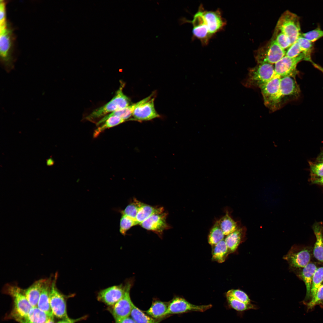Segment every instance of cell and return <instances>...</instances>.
Returning <instances> with one entry per match:
<instances>
[{
	"label": "cell",
	"mask_w": 323,
	"mask_h": 323,
	"mask_svg": "<svg viewBox=\"0 0 323 323\" xmlns=\"http://www.w3.org/2000/svg\"><path fill=\"white\" fill-rule=\"evenodd\" d=\"M3 291L13 299L14 308L11 314L13 318L18 322L26 320L28 313L33 307L28 301L24 290L17 285L7 283L4 287Z\"/></svg>",
	"instance_id": "6da1fadb"
},
{
	"label": "cell",
	"mask_w": 323,
	"mask_h": 323,
	"mask_svg": "<svg viewBox=\"0 0 323 323\" xmlns=\"http://www.w3.org/2000/svg\"><path fill=\"white\" fill-rule=\"evenodd\" d=\"M124 86V83H121L112 99L104 105L93 111L86 117V119L90 121H93L95 119L103 117L109 113L124 108L132 104L129 98L123 92Z\"/></svg>",
	"instance_id": "7a4b0ae2"
},
{
	"label": "cell",
	"mask_w": 323,
	"mask_h": 323,
	"mask_svg": "<svg viewBox=\"0 0 323 323\" xmlns=\"http://www.w3.org/2000/svg\"><path fill=\"white\" fill-rule=\"evenodd\" d=\"M274 67L266 63H258L249 71L244 85L249 88H259L267 83L275 75Z\"/></svg>",
	"instance_id": "3957f363"
},
{
	"label": "cell",
	"mask_w": 323,
	"mask_h": 323,
	"mask_svg": "<svg viewBox=\"0 0 323 323\" xmlns=\"http://www.w3.org/2000/svg\"><path fill=\"white\" fill-rule=\"evenodd\" d=\"M276 26L275 31L281 32L288 36L292 44L296 41L301 34L299 17L288 10L280 16Z\"/></svg>",
	"instance_id": "277c9868"
},
{
	"label": "cell",
	"mask_w": 323,
	"mask_h": 323,
	"mask_svg": "<svg viewBox=\"0 0 323 323\" xmlns=\"http://www.w3.org/2000/svg\"><path fill=\"white\" fill-rule=\"evenodd\" d=\"M280 78L281 77L275 75L260 88L265 105L272 112L278 110L283 104L280 90Z\"/></svg>",
	"instance_id": "5b68a950"
},
{
	"label": "cell",
	"mask_w": 323,
	"mask_h": 323,
	"mask_svg": "<svg viewBox=\"0 0 323 323\" xmlns=\"http://www.w3.org/2000/svg\"><path fill=\"white\" fill-rule=\"evenodd\" d=\"M58 273L53 277L49 294V303L54 315L63 319L68 318L67 313L65 298L56 286Z\"/></svg>",
	"instance_id": "8992f818"
},
{
	"label": "cell",
	"mask_w": 323,
	"mask_h": 323,
	"mask_svg": "<svg viewBox=\"0 0 323 323\" xmlns=\"http://www.w3.org/2000/svg\"><path fill=\"white\" fill-rule=\"evenodd\" d=\"M286 51L273 38L266 45L258 50L256 56L258 63L275 64L285 55Z\"/></svg>",
	"instance_id": "52a82bcc"
},
{
	"label": "cell",
	"mask_w": 323,
	"mask_h": 323,
	"mask_svg": "<svg viewBox=\"0 0 323 323\" xmlns=\"http://www.w3.org/2000/svg\"><path fill=\"white\" fill-rule=\"evenodd\" d=\"M312 256L311 249L308 247L293 246L284 257L292 268H303L310 262Z\"/></svg>",
	"instance_id": "ba28073f"
},
{
	"label": "cell",
	"mask_w": 323,
	"mask_h": 323,
	"mask_svg": "<svg viewBox=\"0 0 323 323\" xmlns=\"http://www.w3.org/2000/svg\"><path fill=\"white\" fill-rule=\"evenodd\" d=\"M126 288L122 297L114 305L112 306V313L115 319V322L129 317L132 309L133 303L131 300L130 291L132 287V282L129 281L125 283Z\"/></svg>",
	"instance_id": "9c48e42d"
},
{
	"label": "cell",
	"mask_w": 323,
	"mask_h": 323,
	"mask_svg": "<svg viewBox=\"0 0 323 323\" xmlns=\"http://www.w3.org/2000/svg\"><path fill=\"white\" fill-rule=\"evenodd\" d=\"M211 304L196 305L180 297L174 298L168 304L166 315L192 312H204L211 308Z\"/></svg>",
	"instance_id": "30bf717a"
},
{
	"label": "cell",
	"mask_w": 323,
	"mask_h": 323,
	"mask_svg": "<svg viewBox=\"0 0 323 323\" xmlns=\"http://www.w3.org/2000/svg\"><path fill=\"white\" fill-rule=\"evenodd\" d=\"M152 95L140 101L139 104L135 109L131 119L138 121H149L158 118L160 115L154 107L155 98Z\"/></svg>",
	"instance_id": "8fae6325"
},
{
	"label": "cell",
	"mask_w": 323,
	"mask_h": 323,
	"mask_svg": "<svg viewBox=\"0 0 323 323\" xmlns=\"http://www.w3.org/2000/svg\"><path fill=\"white\" fill-rule=\"evenodd\" d=\"M295 77L292 76L281 77L280 90L283 104L297 100L300 96V89Z\"/></svg>",
	"instance_id": "7c38bea8"
},
{
	"label": "cell",
	"mask_w": 323,
	"mask_h": 323,
	"mask_svg": "<svg viewBox=\"0 0 323 323\" xmlns=\"http://www.w3.org/2000/svg\"><path fill=\"white\" fill-rule=\"evenodd\" d=\"M7 26L0 29V53L4 68L9 72L13 68L14 65L9 55L12 42L11 32Z\"/></svg>",
	"instance_id": "4fadbf2b"
},
{
	"label": "cell",
	"mask_w": 323,
	"mask_h": 323,
	"mask_svg": "<svg viewBox=\"0 0 323 323\" xmlns=\"http://www.w3.org/2000/svg\"><path fill=\"white\" fill-rule=\"evenodd\" d=\"M304 60V56L302 53L298 56L291 58L285 56L277 62L274 66L275 74L281 77L287 76L295 77L298 71L297 69L298 63Z\"/></svg>",
	"instance_id": "5bb4252c"
},
{
	"label": "cell",
	"mask_w": 323,
	"mask_h": 323,
	"mask_svg": "<svg viewBox=\"0 0 323 323\" xmlns=\"http://www.w3.org/2000/svg\"><path fill=\"white\" fill-rule=\"evenodd\" d=\"M203 24L207 28L212 36L220 31L225 26L226 23L222 16L219 10L215 11L203 10Z\"/></svg>",
	"instance_id": "9a60e30c"
},
{
	"label": "cell",
	"mask_w": 323,
	"mask_h": 323,
	"mask_svg": "<svg viewBox=\"0 0 323 323\" xmlns=\"http://www.w3.org/2000/svg\"><path fill=\"white\" fill-rule=\"evenodd\" d=\"M167 213L163 212L153 214L141 223L139 225L144 228L161 235L165 230L170 226L166 221Z\"/></svg>",
	"instance_id": "2e32d148"
},
{
	"label": "cell",
	"mask_w": 323,
	"mask_h": 323,
	"mask_svg": "<svg viewBox=\"0 0 323 323\" xmlns=\"http://www.w3.org/2000/svg\"><path fill=\"white\" fill-rule=\"evenodd\" d=\"M126 288L125 284L112 286L101 290L98 293L97 299L108 305L112 306L122 297Z\"/></svg>",
	"instance_id": "e0dca14e"
},
{
	"label": "cell",
	"mask_w": 323,
	"mask_h": 323,
	"mask_svg": "<svg viewBox=\"0 0 323 323\" xmlns=\"http://www.w3.org/2000/svg\"><path fill=\"white\" fill-rule=\"evenodd\" d=\"M53 279L52 277L46 278L37 304V307L45 312L48 316L54 315L49 303V294Z\"/></svg>",
	"instance_id": "ac0fdd59"
},
{
	"label": "cell",
	"mask_w": 323,
	"mask_h": 323,
	"mask_svg": "<svg viewBox=\"0 0 323 323\" xmlns=\"http://www.w3.org/2000/svg\"><path fill=\"white\" fill-rule=\"evenodd\" d=\"M246 228L240 226L234 231L226 236L225 240L229 252L235 251L246 237Z\"/></svg>",
	"instance_id": "d6986e66"
},
{
	"label": "cell",
	"mask_w": 323,
	"mask_h": 323,
	"mask_svg": "<svg viewBox=\"0 0 323 323\" xmlns=\"http://www.w3.org/2000/svg\"><path fill=\"white\" fill-rule=\"evenodd\" d=\"M46 279L42 278L37 280L28 288L24 290L25 294L33 307H37L43 286Z\"/></svg>",
	"instance_id": "ffe728a7"
},
{
	"label": "cell",
	"mask_w": 323,
	"mask_h": 323,
	"mask_svg": "<svg viewBox=\"0 0 323 323\" xmlns=\"http://www.w3.org/2000/svg\"><path fill=\"white\" fill-rule=\"evenodd\" d=\"M301 269L297 274V275L304 282L306 288L305 300L311 298V284L314 275L317 269L316 265L314 263L310 262Z\"/></svg>",
	"instance_id": "44dd1931"
},
{
	"label": "cell",
	"mask_w": 323,
	"mask_h": 323,
	"mask_svg": "<svg viewBox=\"0 0 323 323\" xmlns=\"http://www.w3.org/2000/svg\"><path fill=\"white\" fill-rule=\"evenodd\" d=\"M164 211L162 207L153 206L143 203L137 214L135 220L137 224L139 225L151 215Z\"/></svg>",
	"instance_id": "7402d4cb"
},
{
	"label": "cell",
	"mask_w": 323,
	"mask_h": 323,
	"mask_svg": "<svg viewBox=\"0 0 323 323\" xmlns=\"http://www.w3.org/2000/svg\"><path fill=\"white\" fill-rule=\"evenodd\" d=\"M313 228L316 239L313 254L318 261L323 262V232L320 226L318 224L314 225Z\"/></svg>",
	"instance_id": "603a6c76"
},
{
	"label": "cell",
	"mask_w": 323,
	"mask_h": 323,
	"mask_svg": "<svg viewBox=\"0 0 323 323\" xmlns=\"http://www.w3.org/2000/svg\"><path fill=\"white\" fill-rule=\"evenodd\" d=\"M217 221L225 236L231 233L240 226V223L235 221L228 211Z\"/></svg>",
	"instance_id": "cb8c5ba5"
},
{
	"label": "cell",
	"mask_w": 323,
	"mask_h": 323,
	"mask_svg": "<svg viewBox=\"0 0 323 323\" xmlns=\"http://www.w3.org/2000/svg\"><path fill=\"white\" fill-rule=\"evenodd\" d=\"M168 304L159 301L153 302L150 307L146 312L154 319L161 318L166 315Z\"/></svg>",
	"instance_id": "d4e9b609"
},
{
	"label": "cell",
	"mask_w": 323,
	"mask_h": 323,
	"mask_svg": "<svg viewBox=\"0 0 323 323\" xmlns=\"http://www.w3.org/2000/svg\"><path fill=\"white\" fill-rule=\"evenodd\" d=\"M213 246V260L219 263L224 262L229 253L225 239Z\"/></svg>",
	"instance_id": "484cf974"
},
{
	"label": "cell",
	"mask_w": 323,
	"mask_h": 323,
	"mask_svg": "<svg viewBox=\"0 0 323 323\" xmlns=\"http://www.w3.org/2000/svg\"><path fill=\"white\" fill-rule=\"evenodd\" d=\"M130 316L136 323H158V321L148 316L137 307L133 304Z\"/></svg>",
	"instance_id": "4316f807"
},
{
	"label": "cell",
	"mask_w": 323,
	"mask_h": 323,
	"mask_svg": "<svg viewBox=\"0 0 323 323\" xmlns=\"http://www.w3.org/2000/svg\"><path fill=\"white\" fill-rule=\"evenodd\" d=\"M226 297L229 306L237 311L242 312L258 308L257 306L255 304H246L226 294Z\"/></svg>",
	"instance_id": "83f0119b"
},
{
	"label": "cell",
	"mask_w": 323,
	"mask_h": 323,
	"mask_svg": "<svg viewBox=\"0 0 323 323\" xmlns=\"http://www.w3.org/2000/svg\"><path fill=\"white\" fill-rule=\"evenodd\" d=\"M125 121H126L117 116L111 117L95 130L93 133V137L94 138H96L106 129L115 126Z\"/></svg>",
	"instance_id": "f1b7e54d"
},
{
	"label": "cell",
	"mask_w": 323,
	"mask_h": 323,
	"mask_svg": "<svg viewBox=\"0 0 323 323\" xmlns=\"http://www.w3.org/2000/svg\"><path fill=\"white\" fill-rule=\"evenodd\" d=\"M297 41L300 45L302 53L304 55V60L312 63L313 62L311 56L313 49V42L301 36Z\"/></svg>",
	"instance_id": "f546056e"
},
{
	"label": "cell",
	"mask_w": 323,
	"mask_h": 323,
	"mask_svg": "<svg viewBox=\"0 0 323 323\" xmlns=\"http://www.w3.org/2000/svg\"><path fill=\"white\" fill-rule=\"evenodd\" d=\"M225 235L217 221L211 229L208 236V242L214 246L224 239Z\"/></svg>",
	"instance_id": "4dcf8cb0"
},
{
	"label": "cell",
	"mask_w": 323,
	"mask_h": 323,
	"mask_svg": "<svg viewBox=\"0 0 323 323\" xmlns=\"http://www.w3.org/2000/svg\"><path fill=\"white\" fill-rule=\"evenodd\" d=\"M47 318L46 313L36 307L31 309L26 320L32 323H45Z\"/></svg>",
	"instance_id": "1f68e13d"
},
{
	"label": "cell",
	"mask_w": 323,
	"mask_h": 323,
	"mask_svg": "<svg viewBox=\"0 0 323 323\" xmlns=\"http://www.w3.org/2000/svg\"><path fill=\"white\" fill-rule=\"evenodd\" d=\"M143 203L136 199H133L124 210L121 211V213L122 214L135 220L137 214Z\"/></svg>",
	"instance_id": "d6a6232c"
},
{
	"label": "cell",
	"mask_w": 323,
	"mask_h": 323,
	"mask_svg": "<svg viewBox=\"0 0 323 323\" xmlns=\"http://www.w3.org/2000/svg\"><path fill=\"white\" fill-rule=\"evenodd\" d=\"M323 282V267L317 268L313 277L311 290V298L316 294Z\"/></svg>",
	"instance_id": "836d02e7"
},
{
	"label": "cell",
	"mask_w": 323,
	"mask_h": 323,
	"mask_svg": "<svg viewBox=\"0 0 323 323\" xmlns=\"http://www.w3.org/2000/svg\"><path fill=\"white\" fill-rule=\"evenodd\" d=\"M310 176L311 181L323 176V162L315 161H309Z\"/></svg>",
	"instance_id": "e575fe53"
},
{
	"label": "cell",
	"mask_w": 323,
	"mask_h": 323,
	"mask_svg": "<svg viewBox=\"0 0 323 323\" xmlns=\"http://www.w3.org/2000/svg\"><path fill=\"white\" fill-rule=\"evenodd\" d=\"M137 225L135 220L122 214L120 222V232L122 234L125 235L126 232L130 228Z\"/></svg>",
	"instance_id": "d590c367"
},
{
	"label": "cell",
	"mask_w": 323,
	"mask_h": 323,
	"mask_svg": "<svg viewBox=\"0 0 323 323\" xmlns=\"http://www.w3.org/2000/svg\"><path fill=\"white\" fill-rule=\"evenodd\" d=\"M274 34L273 38L279 45L283 49L285 50L288 49L291 45L289 37L283 33L275 31Z\"/></svg>",
	"instance_id": "8d00e7d4"
},
{
	"label": "cell",
	"mask_w": 323,
	"mask_h": 323,
	"mask_svg": "<svg viewBox=\"0 0 323 323\" xmlns=\"http://www.w3.org/2000/svg\"><path fill=\"white\" fill-rule=\"evenodd\" d=\"M226 294L236 299L247 304H252L251 300L248 295L244 292L239 290H231Z\"/></svg>",
	"instance_id": "74e56055"
},
{
	"label": "cell",
	"mask_w": 323,
	"mask_h": 323,
	"mask_svg": "<svg viewBox=\"0 0 323 323\" xmlns=\"http://www.w3.org/2000/svg\"><path fill=\"white\" fill-rule=\"evenodd\" d=\"M323 284H322L311 300L307 304V309H311L315 306L323 304Z\"/></svg>",
	"instance_id": "f35d334b"
},
{
	"label": "cell",
	"mask_w": 323,
	"mask_h": 323,
	"mask_svg": "<svg viewBox=\"0 0 323 323\" xmlns=\"http://www.w3.org/2000/svg\"><path fill=\"white\" fill-rule=\"evenodd\" d=\"M301 36L313 42L323 37V31L318 27L315 29L301 33Z\"/></svg>",
	"instance_id": "ab89813d"
},
{
	"label": "cell",
	"mask_w": 323,
	"mask_h": 323,
	"mask_svg": "<svg viewBox=\"0 0 323 323\" xmlns=\"http://www.w3.org/2000/svg\"><path fill=\"white\" fill-rule=\"evenodd\" d=\"M301 53L300 45L296 40L288 49L285 56L290 57L294 58L298 56Z\"/></svg>",
	"instance_id": "60d3db41"
},
{
	"label": "cell",
	"mask_w": 323,
	"mask_h": 323,
	"mask_svg": "<svg viewBox=\"0 0 323 323\" xmlns=\"http://www.w3.org/2000/svg\"><path fill=\"white\" fill-rule=\"evenodd\" d=\"M5 2L3 0L0 1V28L6 26Z\"/></svg>",
	"instance_id": "b9f144b4"
},
{
	"label": "cell",
	"mask_w": 323,
	"mask_h": 323,
	"mask_svg": "<svg viewBox=\"0 0 323 323\" xmlns=\"http://www.w3.org/2000/svg\"><path fill=\"white\" fill-rule=\"evenodd\" d=\"M82 319L80 318L77 319H72L68 318L66 319H63L57 323H75Z\"/></svg>",
	"instance_id": "7bdbcfd3"
},
{
	"label": "cell",
	"mask_w": 323,
	"mask_h": 323,
	"mask_svg": "<svg viewBox=\"0 0 323 323\" xmlns=\"http://www.w3.org/2000/svg\"><path fill=\"white\" fill-rule=\"evenodd\" d=\"M116 323H136L132 318L128 317L123 319Z\"/></svg>",
	"instance_id": "ee69618b"
},
{
	"label": "cell",
	"mask_w": 323,
	"mask_h": 323,
	"mask_svg": "<svg viewBox=\"0 0 323 323\" xmlns=\"http://www.w3.org/2000/svg\"><path fill=\"white\" fill-rule=\"evenodd\" d=\"M313 183L323 186V176L322 177L311 181Z\"/></svg>",
	"instance_id": "f6af8a7d"
},
{
	"label": "cell",
	"mask_w": 323,
	"mask_h": 323,
	"mask_svg": "<svg viewBox=\"0 0 323 323\" xmlns=\"http://www.w3.org/2000/svg\"><path fill=\"white\" fill-rule=\"evenodd\" d=\"M316 161L323 162V150L319 154L316 159Z\"/></svg>",
	"instance_id": "bcb514c9"
},
{
	"label": "cell",
	"mask_w": 323,
	"mask_h": 323,
	"mask_svg": "<svg viewBox=\"0 0 323 323\" xmlns=\"http://www.w3.org/2000/svg\"><path fill=\"white\" fill-rule=\"evenodd\" d=\"M313 66L316 68L321 71L323 74V67L313 62L312 63Z\"/></svg>",
	"instance_id": "7dc6e473"
},
{
	"label": "cell",
	"mask_w": 323,
	"mask_h": 323,
	"mask_svg": "<svg viewBox=\"0 0 323 323\" xmlns=\"http://www.w3.org/2000/svg\"><path fill=\"white\" fill-rule=\"evenodd\" d=\"M46 164L48 166H52L54 164V162L51 158H49L47 160Z\"/></svg>",
	"instance_id": "c3c4849f"
},
{
	"label": "cell",
	"mask_w": 323,
	"mask_h": 323,
	"mask_svg": "<svg viewBox=\"0 0 323 323\" xmlns=\"http://www.w3.org/2000/svg\"><path fill=\"white\" fill-rule=\"evenodd\" d=\"M45 323H54V320L53 316H48L47 319Z\"/></svg>",
	"instance_id": "681fc988"
},
{
	"label": "cell",
	"mask_w": 323,
	"mask_h": 323,
	"mask_svg": "<svg viewBox=\"0 0 323 323\" xmlns=\"http://www.w3.org/2000/svg\"><path fill=\"white\" fill-rule=\"evenodd\" d=\"M20 323H32L27 320H20L18 321Z\"/></svg>",
	"instance_id": "f907efd6"
}]
</instances>
